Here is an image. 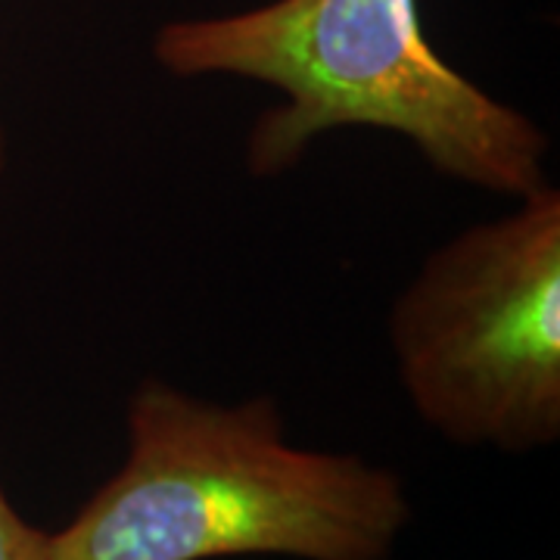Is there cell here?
<instances>
[{
    "mask_svg": "<svg viewBox=\"0 0 560 560\" xmlns=\"http://www.w3.org/2000/svg\"><path fill=\"white\" fill-rule=\"evenodd\" d=\"M125 436L50 560H393L415 514L396 470L293 445L271 396L221 405L147 377Z\"/></svg>",
    "mask_w": 560,
    "mask_h": 560,
    "instance_id": "6da1fadb",
    "label": "cell"
},
{
    "mask_svg": "<svg viewBox=\"0 0 560 560\" xmlns=\"http://www.w3.org/2000/svg\"><path fill=\"white\" fill-rule=\"evenodd\" d=\"M172 75H237L283 94L246 138L271 178L337 128L408 138L448 178L504 197L548 184V135L430 47L418 0H275L215 20L168 22L153 40Z\"/></svg>",
    "mask_w": 560,
    "mask_h": 560,
    "instance_id": "7a4b0ae2",
    "label": "cell"
},
{
    "mask_svg": "<svg viewBox=\"0 0 560 560\" xmlns=\"http://www.w3.org/2000/svg\"><path fill=\"white\" fill-rule=\"evenodd\" d=\"M405 396L455 445L526 455L560 440V190L433 249L389 312Z\"/></svg>",
    "mask_w": 560,
    "mask_h": 560,
    "instance_id": "3957f363",
    "label": "cell"
},
{
    "mask_svg": "<svg viewBox=\"0 0 560 560\" xmlns=\"http://www.w3.org/2000/svg\"><path fill=\"white\" fill-rule=\"evenodd\" d=\"M0 560H50V533L28 523L0 482Z\"/></svg>",
    "mask_w": 560,
    "mask_h": 560,
    "instance_id": "277c9868",
    "label": "cell"
},
{
    "mask_svg": "<svg viewBox=\"0 0 560 560\" xmlns=\"http://www.w3.org/2000/svg\"><path fill=\"white\" fill-rule=\"evenodd\" d=\"M0 172H3V135H0Z\"/></svg>",
    "mask_w": 560,
    "mask_h": 560,
    "instance_id": "5b68a950",
    "label": "cell"
}]
</instances>
